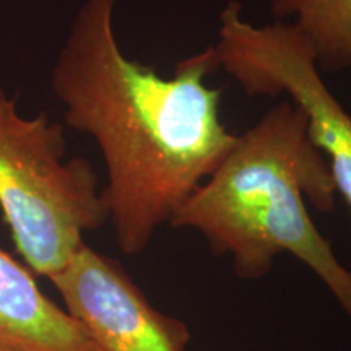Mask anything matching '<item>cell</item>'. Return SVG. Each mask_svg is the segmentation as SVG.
Masks as SVG:
<instances>
[{
    "label": "cell",
    "mask_w": 351,
    "mask_h": 351,
    "mask_svg": "<svg viewBox=\"0 0 351 351\" xmlns=\"http://www.w3.org/2000/svg\"><path fill=\"white\" fill-rule=\"evenodd\" d=\"M116 0H85L60 52L52 86L65 124L98 143L108 173L103 199L116 241L137 256L228 155L238 135L223 124V88L212 47L163 77L129 59L114 33Z\"/></svg>",
    "instance_id": "6da1fadb"
},
{
    "label": "cell",
    "mask_w": 351,
    "mask_h": 351,
    "mask_svg": "<svg viewBox=\"0 0 351 351\" xmlns=\"http://www.w3.org/2000/svg\"><path fill=\"white\" fill-rule=\"evenodd\" d=\"M337 189L304 112L283 99L238 134L218 168L192 192L169 226L194 230L215 256L231 258L243 280L270 274L291 254L317 275L351 320V271L311 218L335 210Z\"/></svg>",
    "instance_id": "7a4b0ae2"
},
{
    "label": "cell",
    "mask_w": 351,
    "mask_h": 351,
    "mask_svg": "<svg viewBox=\"0 0 351 351\" xmlns=\"http://www.w3.org/2000/svg\"><path fill=\"white\" fill-rule=\"evenodd\" d=\"M65 150L62 127L44 114L25 119L0 91V210L16 251L46 278L109 221L95 169L85 158L64 161Z\"/></svg>",
    "instance_id": "3957f363"
},
{
    "label": "cell",
    "mask_w": 351,
    "mask_h": 351,
    "mask_svg": "<svg viewBox=\"0 0 351 351\" xmlns=\"http://www.w3.org/2000/svg\"><path fill=\"white\" fill-rule=\"evenodd\" d=\"M210 47L217 67L245 95L287 96L304 112L309 137L326 156L337 194L351 215V114L324 82L295 26L276 20L257 26L244 19L238 0H230L219 12L217 41Z\"/></svg>",
    "instance_id": "277c9868"
},
{
    "label": "cell",
    "mask_w": 351,
    "mask_h": 351,
    "mask_svg": "<svg viewBox=\"0 0 351 351\" xmlns=\"http://www.w3.org/2000/svg\"><path fill=\"white\" fill-rule=\"evenodd\" d=\"M49 282L98 351H187V324L156 309L116 258L88 244Z\"/></svg>",
    "instance_id": "5b68a950"
},
{
    "label": "cell",
    "mask_w": 351,
    "mask_h": 351,
    "mask_svg": "<svg viewBox=\"0 0 351 351\" xmlns=\"http://www.w3.org/2000/svg\"><path fill=\"white\" fill-rule=\"evenodd\" d=\"M0 351H98L80 324L44 295L33 271L2 249Z\"/></svg>",
    "instance_id": "8992f818"
},
{
    "label": "cell",
    "mask_w": 351,
    "mask_h": 351,
    "mask_svg": "<svg viewBox=\"0 0 351 351\" xmlns=\"http://www.w3.org/2000/svg\"><path fill=\"white\" fill-rule=\"evenodd\" d=\"M276 21L295 26L320 72L351 70V0H269Z\"/></svg>",
    "instance_id": "52a82bcc"
}]
</instances>
